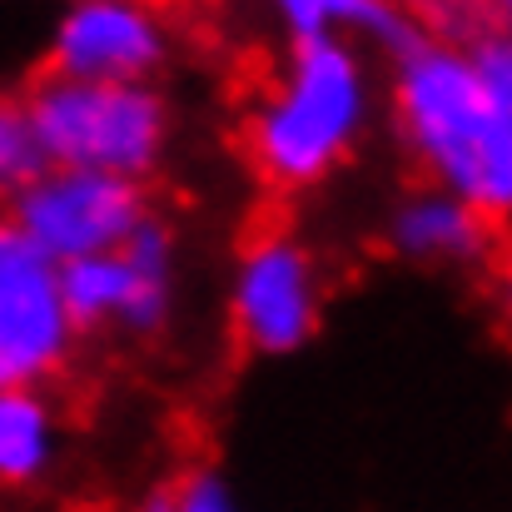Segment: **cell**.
<instances>
[{"label":"cell","instance_id":"6da1fadb","mask_svg":"<svg viewBox=\"0 0 512 512\" xmlns=\"http://www.w3.org/2000/svg\"><path fill=\"white\" fill-rule=\"evenodd\" d=\"M388 50V115L413 170L473 204L488 224H508L512 120L473 70L468 45L408 25Z\"/></svg>","mask_w":512,"mask_h":512},{"label":"cell","instance_id":"7a4b0ae2","mask_svg":"<svg viewBox=\"0 0 512 512\" xmlns=\"http://www.w3.org/2000/svg\"><path fill=\"white\" fill-rule=\"evenodd\" d=\"M373 115L378 75L348 35L289 40V55L244 115V155L269 189L309 194L363 150Z\"/></svg>","mask_w":512,"mask_h":512},{"label":"cell","instance_id":"3957f363","mask_svg":"<svg viewBox=\"0 0 512 512\" xmlns=\"http://www.w3.org/2000/svg\"><path fill=\"white\" fill-rule=\"evenodd\" d=\"M45 165L100 170L150 184L174 150V100L165 85H100L40 75L25 95Z\"/></svg>","mask_w":512,"mask_h":512},{"label":"cell","instance_id":"277c9868","mask_svg":"<svg viewBox=\"0 0 512 512\" xmlns=\"http://www.w3.org/2000/svg\"><path fill=\"white\" fill-rule=\"evenodd\" d=\"M229 334L254 358H294L324 329V269L294 229H259L239 244L224 289Z\"/></svg>","mask_w":512,"mask_h":512},{"label":"cell","instance_id":"5b68a950","mask_svg":"<svg viewBox=\"0 0 512 512\" xmlns=\"http://www.w3.org/2000/svg\"><path fill=\"white\" fill-rule=\"evenodd\" d=\"M5 214L45 259L65 269L125 249L155 219V204H150V184L140 179L45 165L5 204Z\"/></svg>","mask_w":512,"mask_h":512},{"label":"cell","instance_id":"8992f818","mask_svg":"<svg viewBox=\"0 0 512 512\" xmlns=\"http://www.w3.org/2000/svg\"><path fill=\"white\" fill-rule=\"evenodd\" d=\"M65 309L80 334L155 339L179 309V239L155 214L125 249L60 269Z\"/></svg>","mask_w":512,"mask_h":512},{"label":"cell","instance_id":"52a82bcc","mask_svg":"<svg viewBox=\"0 0 512 512\" xmlns=\"http://www.w3.org/2000/svg\"><path fill=\"white\" fill-rule=\"evenodd\" d=\"M174 25L155 0H60L45 35V75L100 85H160Z\"/></svg>","mask_w":512,"mask_h":512},{"label":"cell","instance_id":"ba28073f","mask_svg":"<svg viewBox=\"0 0 512 512\" xmlns=\"http://www.w3.org/2000/svg\"><path fill=\"white\" fill-rule=\"evenodd\" d=\"M80 343L60 264L45 259L0 209V388L55 378Z\"/></svg>","mask_w":512,"mask_h":512},{"label":"cell","instance_id":"9c48e42d","mask_svg":"<svg viewBox=\"0 0 512 512\" xmlns=\"http://www.w3.org/2000/svg\"><path fill=\"white\" fill-rule=\"evenodd\" d=\"M383 244L413 269H478L493 254V224L438 184L403 189L383 214Z\"/></svg>","mask_w":512,"mask_h":512},{"label":"cell","instance_id":"30bf717a","mask_svg":"<svg viewBox=\"0 0 512 512\" xmlns=\"http://www.w3.org/2000/svg\"><path fill=\"white\" fill-rule=\"evenodd\" d=\"M60 448V413L40 383L0 388V483L25 488L50 473Z\"/></svg>","mask_w":512,"mask_h":512},{"label":"cell","instance_id":"8fae6325","mask_svg":"<svg viewBox=\"0 0 512 512\" xmlns=\"http://www.w3.org/2000/svg\"><path fill=\"white\" fill-rule=\"evenodd\" d=\"M269 15L289 40H319V35H373L393 45L408 30V15H398L393 0H264Z\"/></svg>","mask_w":512,"mask_h":512},{"label":"cell","instance_id":"7c38bea8","mask_svg":"<svg viewBox=\"0 0 512 512\" xmlns=\"http://www.w3.org/2000/svg\"><path fill=\"white\" fill-rule=\"evenodd\" d=\"M40 170H45V155H40L35 125H30V115H25V100L0 95V209Z\"/></svg>","mask_w":512,"mask_h":512},{"label":"cell","instance_id":"4fadbf2b","mask_svg":"<svg viewBox=\"0 0 512 512\" xmlns=\"http://www.w3.org/2000/svg\"><path fill=\"white\" fill-rule=\"evenodd\" d=\"M463 45H468L473 70L483 75V85L493 90V100L512 120V30L508 25H478Z\"/></svg>","mask_w":512,"mask_h":512},{"label":"cell","instance_id":"5bb4252c","mask_svg":"<svg viewBox=\"0 0 512 512\" xmlns=\"http://www.w3.org/2000/svg\"><path fill=\"white\" fill-rule=\"evenodd\" d=\"M170 508L174 512H239L234 498H229V488L214 473H189L170 493Z\"/></svg>","mask_w":512,"mask_h":512},{"label":"cell","instance_id":"9a60e30c","mask_svg":"<svg viewBox=\"0 0 512 512\" xmlns=\"http://www.w3.org/2000/svg\"><path fill=\"white\" fill-rule=\"evenodd\" d=\"M493 299H498V314H503V324H508L512 334V259L498 269V284H493Z\"/></svg>","mask_w":512,"mask_h":512},{"label":"cell","instance_id":"2e32d148","mask_svg":"<svg viewBox=\"0 0 512 512\" xmlns=\"http://www.w3.org/2000/svg\"><path fill=\"white\" fill-rule=\"evenodd\" d=\"M483 15H493V25H508L512 30V0H478Z\"/></svg>","mask_w":512,"mask_h":512},{"label":"cell","instance_id":"e0dca14e","mask_svg":"<svg viewBox=\"0 0 512 512\" xmlns=\"http://www.w3.org/2000/svg\"><path fill=\"white\" fill-rule=\"evenodd\" d=\"M150 512H174V508H170V498H160V503H150Z\"/></svg>","mask_w":512,"mask_h":512}]
</instances>
